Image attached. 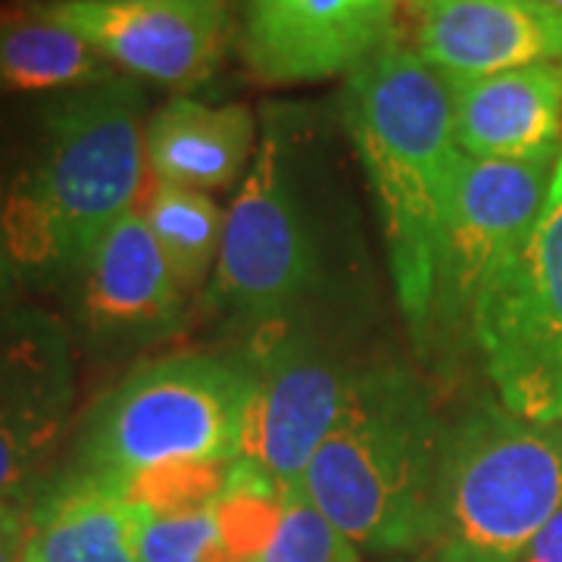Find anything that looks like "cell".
Returning <instances> with one entry per match:
<instances>
[{"mask_svg": "<svg viewBox=\"0 0 562 562\" xmlns=\"http://www.w3.org/2000/svg\"><path fill=\"white\" fill-rule=\"evenodd\" d=\"M29 541V513L0 501V562H22Z\"/></svg>", "mask_w": 562, "mask_h": 562, "instance_id": "obj_25", "label": "cell"}, {"mask_svg": "<svg viewBox=\"0 0 562 562\" xmlns=\"http://www.w3.org/2000/svg\"><path fill=\"white\" fill-rule=\"evenodd\" d=\"M222 547L235 562L260 560L279 535L284 519V487L272 482L254 462L228 465L220 501L213 503Z\"/></svg>", "mask_w": 562, "mask_h": 562, "instance_id": "obj_20", "label": "cell"}, {"mask_svg": "<svg viewBox=\"0 0 562 562\" xmlns=\"http://www.w3.org/2000/svg\"><path fill=\"white\" fill-rule=\"evenodd\" d=\"M416 54L443 79L562 63V13L547 0H443L422 10Z\"/></svg>", "mask_w": 562, "mask_h": 562, "instance_id": "obj_14", "label": "cell"}, {"mask_svg": "<svg viewBox=\"0 0 562 562\" xmlns=\"http://www.w3.org/2000/svg\"><path fill=\"white\" fill-rule=\"evenodd\" d=\"M409 562H465L460 557H453V553H443V550H428V553H422L416 560Z\"/></svg>", "mask_w": 562, "mask_h": 562, "instance_id": "obj_28", "label": "cell"}, {"mask_svg": "<svg viewBox=\"0 0 562 562\" xmlns=\"http://www.w3.org/2000/svg\"><path fill=\"white\" fill-rule=\"evenodd\" d=\"M0 225L10 260L32 269H60V247L50 213L25 176L13 181L7 203L0 206Z\"/></svg>", "mask_w": 562, "mask_h": 562, "instance_id": "obj_24", "label": "cell"}, {"mask_svg": "<svg viewBox=\"0 0 562 562\" xmlns=\"http://www.w3.org/2000/svg\"><path fill=\"white\" fill-rule=\"evenodd\" d=\"M469 331L503 406L562 425V150L541 220L487 281Z\"/></svg>", "mask_w": 562, "mask_h": 562, "instance_id": "obj_7", "label": "cell"}, {"mask_svg": "<svg viewBox=\"0 0 562 562\" xmlns=\"http://www.w3.org/2000/svg\"><path fill=\"white\" fill-rule=\"evenodd\" d=\"M44 3H57V0H44ZM91 3H147V0H91Z\"/></svg>", "mask_w": 562, "mask_h": 562, "instance_id": "obj_30", "label": "cell"}, {"mask_svg": "<svg viewBox=\"0 0 562 562\" xmlns=\"http://www.w3.org/2000/svg\"><path fill=\"white\" fill-rule=\"evenodd\" d=\"M38 166L25 176L50 213L60 269L76 272L94 244L135 210L144 184V94L116 79L63 91L44 110Z\"/></svg>", "mask_w": 562, "mask_h": 562, "instance_id": "obj_5", "label": "cell"}, {"mask_svg": "<svg viewBox=\"0 0 562 562\" xmlns=\"http://www.w3.org/2000/svg\"><path fill=\"white\" fill-rule=\"evenodd\" d=\"M257 144V120L244 103L172 98L147 120L144 157L157 184L225 191L241 179Z\"/></svg>", "mask_w": 562, "mask_h": 562, "instance_id": "obj_16", "label": "cell"}, {"mask_svg": "<svg viewBox=\"0 0 562 562\" xmlns=\"http://www.w3.org/2000/svg\"><path fill=\"white\" fill-rule=\"evenodd\" d=\"M22 562H138V516L113 479L72 469L29 509Z\"/></svg>", "mask_w": 562, "mask_h": 562, "instance_id": "obj_17", "label": "cell"}, {"mask_svg": "<svg viewBox=\"0 0 562 562\" xmlns=\"http://www.w3.org/2000/svg\"><path fill=\"white\" fill-rule=\"evenodd\" d=\"M140 216L150 225L184 291H198L210 272H216L228 216L210 194L154 184L144 198Z\"/></svg>", "mask_w": 562, "mask_h": 562, "instance_id": "obj_19", "label": "cell"}, {"mask_svg": "<svg viewBox=\"0 0 562 562\" xmlns=\"http://www.w3.org/2000/svg\"><path fill=\"white\" fill-rule=\"evenodd\" d=\"M35 7L88 41L110 66L166 88H194L210 79L228 35L225 0H38Z\"/></svg>", "mask_w": 562, "mask_h": 562, "instance_id": "obj_10", "label": "cell"}, {"mask_svg": "<svg viewBox=\"0 0 562 562\" xmlns=\"http://www.w3.org/2000/svg\"><path fill=\"white\" fill-rule=\"evenodd\" d=\"M241 357L250 372L241 460L284 491L297 487L341 416L360 366L303 316L257 325Z\"/></svg>", "mask_w": 562, "mask_h": 562, "instance_id": "obj_8", "label": "cell"}, {"mask_svg": "<svg viewBox=\"0 0 562 562\" xmlns=\"http://www.w3.org/2000/svg\"><path fill=\"white\" fill-rule=\"evenodd\" d=\"M322 281V247L294 181L288 135L269 113L254 166L225 220L210 301L257 328L303 316Z\"/></svg>", "mask_w": 562, "mask_h": 562, "instance_id": "obj_6", "label": "cell"}, {"mask_svg": "<svg viewBox=\"0 0 562 562\" xmlns=\"http://www.w3.org/2000/svg\"><path fill=\"white\" fill-rule=\"evenodd\" d=\"M138 516V562H235L222 547L213 506L194 513H147Z\"/></svg>", "mask_w": 562, "mask_h": 562, "instance_id": "obj_23", "label": "cell"}, {"mask_svg": "<svg viewBox=\"0 0 562 562\" xmlns=\"http://www.w3.org/2000/svg\"><path fill=\"white\" fill-rule=\"evenodd\" d=\"M85 328L101 344H157L184 322V288L140 210L125 213L79 269Z\"/></svg>", "mask_w": 562, "mask_h": 562, "instance_id": "obj_13", "label": "cell"}, {"mask_svg": "<svg viewBox=\"0 0 562 562\" xmlns=\"http://www.w3.org/2000/svg\"><path fill=\"white\" fill-rule=\"evenodd\" d=\"M344 122L379 203L394 294L425 341L462 162L450 88L416 47L387 41L347 72Z\"/></svg>", "mask_w": 562, "mask_h": 562, "instance_id": "obj_1", "label": "cell"}, {"mask_svg": "<svg viewBox=\"0 0 562 562\" xmlns=\"http://www.w3.org/2000/svg\"><path fill=\"white\" fill-rule=\"evenodd\" d=\"M443 431L425 384L406 366H360L303 491L360 547L382 553L431 547Z\"/></svg>", "mask_w": 562, "mask_h": 562, "instance_id": "obj_2", "label": "cell"}, {"mask_svg": "<svg viewBox=\"0 0 562 562\" xmlns=\"http://www.w3.org/2000/svg\"><path fill=\"white\" fill-rule=\"evenodd\" d=\"M116 79V66L35 3L0 10V94H63Z\"/></svg>", "mask_w": 562, "mask_h": 562, "instance_id": "obj_18", "label": "cell"}, {"mask_svg": "<svg viewBox=\"0 0 562 562\" xmlns=\"http://www.w3.org/2000/svg\"><path fill=\"white\" fill-rule=\"evenodd\" d=\"M557 157L482 160L462 154L450 220L443 235L441 276L431 331L460 335L494 279L531 235L550 194Z\"/></svg>", "mask_w": 562, "mask_h": 562, "instance_id": "obj_9", "label": "cell"}, {"mask_svg": "<svg viewBox=\"0 0 562 562\" xmlns=\"http://www.w3.org/2000/svg\"><path fill=\"white\" fill-rule=\"evenodd\" d=\"M562 503V425H538L501 401L472 403L443 431L435 541L465 562H519Z\"/></svg>", "mask_w": 562, "mask_h": 562, "instance_id": "obj_3", "label": "cell"}, {"mask_svg": "<svg viewBox=\"0 0 562 562\" xmlns=\"http://www.w3.org/2000/svg\"><path fill=\"white\" fill-rule=\"evenodd\" d=\"M76 372L69 338L38 310L0 316V501L13 503L69 425Z\"/></svg>", "mask_w": 562, "mask_h": 562, "instance_id": "obj_11", "label": "cell"}, {"mask_svg": "<svg viewBox=\"0 0 562 562\" xmlns=\"http://www.w3.org/2000/svg\"><path fill=\"white\" fill-rule=\"evenodd\" d=\"M13 291V260H10V250L3 241V225H0V303L10 297Z\"/></svg>", "mask_w": 562, "mask_h": 562, "instance_id": "obj_27", "label": "cell"}, {"mask_svg": "<svg viewBox=\"0 0 562 562\" xmlns=\"http://www.w3.org/2000/svg\"><path fill=\"white\" fill-rule=\"evenodd\" d=\"M413 10H428V7H435V3H443V0H406Z\"/></svg>", "mask_w": 562, "mask_h": 562, "instance_id": "obj_29", "label": "cell"}, {"mask_svg": "<svg viewBox=\"0 0 562 562\" xmlns=\"http://www.w3.org/2000/svg\"><path fill=\"white\" fill-rule=\"evenodd\" d=\"M232 462L210 460H169L157 462L132 475L125 487V497L132 506L147 513H194L210 509L220 501Z\"/></svg>", "mask_w": 562, "mask_h": 562, "instance_id": "obj_21", "label": "cell"}, {"mask_svg": "<svg viewBox=\"0 0 562 562\" xmlns=\"http://www.w3.org/2000/svg\"><path fill=\"white\" fill-rule=\"evenodd\" d=\"M397 0H241V57L266 85L347 76L394 41Z\"/></svg>", "mask_w": 562, "mask_h": 562, "instance_id": "obj_12", "label": "cell"}, {"mask_svg": "<svg viewBox=\"0 0 562 562\" xmlns=\"http://www.w3.org/2000/svg\"><path fill=\"white\" fill-rule=\"evenodd\" d=\"M519 562H562V503L522 550Z\"/></svg>", "mask_w": 562, "mask_h": 562, "instance_id": "obj_26", "label": "cell"}, {"mask_svg": "<svg viewBox=\"0 0 562 562\" xmlns=\"http://www.w3.org/2000/svg\"><path fill=\"white\" fill-rule=\"evenodd\" d=\"M254 562H360V553L297 484L284 491V519L276 541Z\"/></svg>", "mask_w": 562, "mask_h": 562, "instance_id": "obj_22", "label": "cell"}, {"mask_svg": "<svg viewBox=\"0 0 562 562\" xmlns=\"http://www.w3.org/2000/svg\"><path fill=\"white\" fill-rule=\"evenodd\" d=\"M443 81L465 157L531 160L562 150V63Z\"/></svg>", "mask_w": 562, "mask_h": 562, "instance_id": "obj_15", "label": "cell"}, {"mask_svg": "<svg viewBox=\"0 0 562 562\" xmlns=\"http://www.w3.org/2000/svg\"><path fill=\"white\" fill-rule=\"evenodd\" d=\"M247 397L241 353L188 350L144 362L88 413L76 469L125 484L157 462H235Z\"/></svg>", "mask_w": 562, "mask_h": 562, "instance_id": "obj_4", "label": "cell"}]
</instances>
